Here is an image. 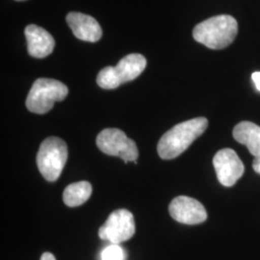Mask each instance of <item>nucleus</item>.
I'll return each instance as SVG.
<instances>
[{
	"instance_id": "dca6fc26",
	"label": "nucleus",
	"mask_w": 260,
	"mask_h": 260,
	"mask_svg": "<svg viewBox=\"0 0 260 260\" xmlns=\"http://www.w3.org/2000/svg\"><path fill=\"white\" fill-rule=\"evenodd\" d=\"M252 168L253 170L260 175V156L254 158L253 163H252Z\"/></svg>"
},
{
	"instance_id": "1a4fd4ad",
	"label": "nucleus",
	"mask_w": 260,
	"mask_h": 260,
	"mask_svg": "<svg viewBox=\"0 0 260 260\" xmlns=\"http://www.w3.org/2000/svg\"><path fill=\"white\" fill-rule=\"evenodd\" d=\"M171 217L178 223L198 224L207 219L205 206L193 198L179 196L175 198L169 205Z\"/></svg>"
},
{
	"instance_id": "ddd939ff",
	"label": "nucleus",
	"mask_w": 260,
	"mask_h": 260,
	"mask_svg": "<svg viewBox=\"0 0 260 260\" xmlns=\"http://www.w3.org/2000/svg\"><path fill=\"white\" fill-rule=\"evenodd\" d=\"M93 188L88 181H79L66 187L63 201L70 207H76L85 204L92 195Z\"/></svg>"
},
{
	"instance_id": "2eb2a0df",
	"label": "nucleus",
	"mask_w": 260,
	"mask_h": 260,
	"mask_svg": "<svg viewBox=\"0 0 260 260\" xmlns=\"http://www.w3.org/2000/svg\"><path fill=\"white\" fill-rule=\"evenodd\" d=\"M251 78L256 86V89L260 92V72H255L251 75Z\"/></svg>"
},
{
	"instance_id": "7ed1b4c3",
	"label": "nucleus",
	"mask_w": 260,
	"mask_h": 260,
	"mask_svg": "<svg viewBox=\"0 0 260 260\" xmlns=\"http://www.w3.org/2000/svg\"><path fill=\"white\" fill-rule=\"evenodd\" d=\"M147 59L138 53L123 57L116 67H106L96 76L98 85L105 89H116L121 84L136 79L146 69Z\"/></svg>"
},
{
	"instance_id": "f3484780",
	"label": "nucleus",
	"mask_w": 260,
	"mask_h": 260,
	"mask_svg": "<svg viewBox=\"0 0 260 260\" xmlns=\"http://www.w3.org/2000/svg\"><path fill=\"white\" fill-rule=\"evenodd\" d=\"M41 260H56L55 256L50 252H45L41 256Z\"/></svg>"
},
{
	"instance_id": "0eeeda50",
	"label": "nucleus",
	"mask_w": 260,
	"mask_h": 260,
	"mask_svg": "<svg viewBox=\"0 0 260 260\" xmlns=\"http://www.w3.org/2000/svg\"><path fill=\"white\" fill-rule=\"evenodd\" d=\"M136 226L132 213L126 209L113 211L106 222L99 230V236L103 240L119 244L127 241L135 234Z\"/></svg>"
},
{
	"instance_id": "423d86ee",
	"label": "nucleus",
	"mask_w": 260,
	"mask_h": 260,
	"mask_svg": "<svg viewBox=\"0 0 260 260\" xmlns=\"http://www.w3.org/2000/svg\"><path fill=\"white\" fill-rule=\"evenodd\" d=\"M95 143L103 153L121 158L125 163L130 161L136 162L139 156V150L135 142L118 128L103 129L98 135Z\"/></svg>"
},
{
	"instance_id": "39448f33",
	"label": "nucleus",
	"mask_w": 260,
	"mask_h": 260,
	"mask_svg": "<svg viewBox=\"0 0 260 260\" xmlns=\"http://www.w3.org/2000/svg\"><path fill=\"white\" fill-rule=\"evenodd\" d=\"M68 159V147L61 138L48 137L37 153V166L47 181H55L61 176Z\"/></svg>"
},
{
	"instance_id": "f257e3e1",
	"label": "nucleus",
	"mask_w": 260,
	"mask_h": 260,
	"mask_svg": "<svg viewBox=\"0 0 260 260\" xmlns=\"http://www.w3.org/2000/svg\"><path fill=\"white\" fill-rule=\"evenodd\" d=\"M208 126L205 118H195L180 122L167 131L159 140L158 155L162 159H174L184 152Z\"/></svg>"
},
{
	"instance_id": "f8f14e48",
	"label": "nucleus",
	"mask_w": 260,
	"mask_h": 260,
	"mask_svg": "<svg viewBox=\"0 0 260 260\" xmlns=\"http://www.w3.org/2000/svg\"><path fill=\"white\" fill-rule=\"evenodd\" d=\"M233 137L245 145L251 155L260 156V126L251 121H241L233 129Z\"/></svg>"
},
{
	"instance_id": "a211bd4d",
	"label": "nucleus",
	"mask_w": 260,
	"mask_h": 260,
	"mask_svg": "<svg viewBox=\"0 0 260 260\" xmlns=\"http://www.w3.org/2000/svg\"><path fill=\"white\" fill-rule=\"evenodd\" d=\"M16 1H24V0H16Z\"/></svg>"
},
{
	"instance_id": "4468645a",
	"label": "nucleus",
	"mask_w": 260,
	"mask_h": 260,
	"mask_svg": "<svg viewBox=\"0 0 260 260\" xmlns=\"http://www.w3.org/2000/svg\"><path fill=\"white\" fill-rule=\"evenodd\" d=\"M125 251L119 244H111L102 251V260H124Z\"/></svg>"
},
{
	"instance_id": "9b49d317",
	"label": "nucleus",
	"mask_w": 260,
	"mask_h": 260,
	"mask_svg": "<svg viewBox=\"0 0 260 260\" xmlns=\"http://www.w3.org/2000/svg\"><path fill=\"white\" fill-rule=\"evenodd\" d=\"M27 41L28 53L35 58L50 55L55 47V41L46 29L30 24L24 30Z\"/></svg>"
},
{
	"instance_id": "9d476101",
	"label": "nucleus",
	"mask_w": 260,
	"mask_h": 260,
	"mask_svg": "<svg viewBox=\"0 0 260 260\" xmlns=\"http://www.w3.org/2000/svg\"><path fill=\"white\" fill-rule=\"evenodd\" d=\"M66 20L75 37L81 41L95 43L103 36V29L100 23L89 15L71 12Z\"/></svg>"
},
{
	"instance_id": "6e6552de",
	"label": "nucleus",
	"mask_w": 260,
	"mask_h": 260,
	"mask_svg": "<svg viewBox=\"0 0 260 260\" xmlns=\"http://www.w3.org/2000/svg\"><path fill=\"white\" fill-rule=\"evenodd\" d=\"M213 166L219 182L225 187L234 185L245 172L241 159L232 149L219 150L214 156Z\"/></svg>"
},
{
	"instance_id": "f03ea898",
	"label": "nucleus",
	"mask_w": 260,
	"mask_h": 260,
	"mask_svg": "<svg viewBox=\"0 0 260 260\" xmlns=\"http://www.w3.org/2000/svg\"><path fill=\"white\" fill-rule=\"evenodd\" d=\"M238 33V23L230 15H220L196 25L193 37L211 49H223L232 45Z\"/></svg>"
},
{
	"instance_id": "20e7f679",
	"label": "nucleus",
	"mask_w": 260,
	"mask_h": 260,
	"mask_svg": "<svg viewBox=\"0 0 260 260\" xmlns=\"http://www.w3.org/2000/svg\"><path fill=\"white\" fill-rule=\"evenodd\" d=\"M69 93L65 84L51 78H39L30 89L26 99L28 110L35 114H46L54 103L64 101Z\"/></svg>"
}]
</instances>
